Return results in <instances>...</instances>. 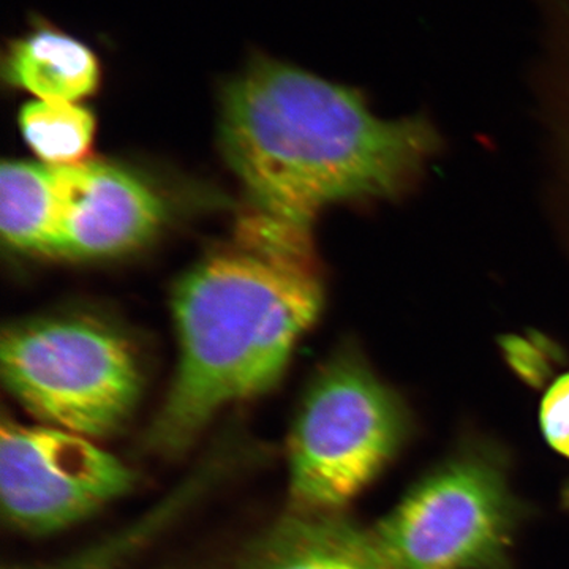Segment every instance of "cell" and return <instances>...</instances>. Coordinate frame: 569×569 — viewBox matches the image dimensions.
<instances>
[{"mask_svg": "<svg viewBox=\"0 0 569 569\" xmlns=\"http://www.w3.org/2000/svg\"><path fill=\"white\" fill-rule=\"evenodd\" d=\"M56 216L52 257L93 261L137 252L167 219L162 197L121 164L82 160L54 167Z\"/></svg>", "mask_w": 569, "mask_h": 569, "instance_id": "cell-7", "label": "cell"}, {"mask_svg": "<svg viewBox=\"0 0 569 569\" xmlns=\"http://www.w3.org/2000/svg\"><path fill=\"white\" fill-rule=\"evenodd\" d=\"M541 427L550 447L569 458V372L546 392L541 406Z\"/></svg>", "mask_w": 569, "mask_h": 569, "instance_id": "cell-13", "label": "cell"}, {"mask_svg": "<svg viewBox=\"0 0 569 569\" xmlns=\"http://www.w3.org/2000/svg\"><path fill=\"white\" fill-rule=\"evenodd\" d=\"M402 403L365 359L342 350L317 370L288 436V493L295 511L335 515L402 447Z\"/></svg>", "mask_w": 569, "mask_h": 569, "instance_id": "cell-4", "label": "cell"}, {"mask_svg": "<svg viewBox=\"0 0 569 569\" xmlns=\"http://www.w3.org/2000/svg\"><path fill=\"white\" fill-rule=\"evenodd\" d=\"M0 369L11 396L41 425L92 440L129 421L144 383L126 332L77 313L11 325L2 335Z\"/></svg>", "mask_w": 569, "mask_h": 569, "instance_id": "cell-3", "label": "cell"}, {"mask_svg": "<svg viewBox=\"0 0 569 569\" xmlns=\"http://www.w3.org/2000/svg\"><path fill=\"white\" fill-rule=\"evenodd\" d=\"M219 126L261 219L301 236L326 206L403 190L437 144L422 119L385 121L356 89L258 51L224 82Z\"/></svg>", "mask_w": 569, "mask_h": 569, "instance_id": "cell-1", "label": "cell"}, {"mask_svg": "<svg viewBox=\"0 0 569 569\" xmlns=\"http://www.w3.org/2000/svg\"><path fill=\"white\" fill-rule=\"evenodd\" d=\"M133 485L130 467L92 438L3 419L0 503L11 529L33 537L58 533L119 500Z\"/></svg>", "mask_w": 569, "mask_h": 569, "instance_id": "cell-6", "label": "cell"}, {"mask_svg": "<svg viewBox=\"0 0 569 569\" xmlns=\"http://www.w3.org/2000/svg\"><path fill=\"white\" fill-rule=\"evenodd\" d=\"M54 167L29 160L3 162L0 173V231L14 252L48 254L54 247Z\"/></svg>", "mask_w": 569, "mask_h": 569, "instance_id": "cell-10", "label": "cell"}, {"mask_svg": "<svg viewBox=\"0 0 569 569\" xmlns=\"http://www.w3.org/2000/svg\"><path fill=\"white\" fill-rule=\"evenodd\" d=\"M545 22L553 54L565 67V77L569 81V0H548Z\"/></svg>", "mask_w": 569, "mask_h": 569, "instance_id": "cell-14", "label": "cell"}, {"mask_svg": "<svg viewBox=\"0 0 569 569\" xmlns=\"http://www.w3.org/2000/svg\"><path fill=\"white\" fill-rule=\"evenodd\" d=\"M2 78L50 102H78L99 91L102 62L88 43L40 14H32L28 31L7 40Z\"/></svg>", "mask_w": 569, "mask_h": 569, "instance_id": "cell-9", "label": "cell"}, {"mask_svg": "<svg viewBox=\"0 0 569 569\" xmlns=\"http://www.w3.org/2000/svg\"><path fill=\"white\" fill-rule=\"evenodd\" d=\"M18 123L39 162L69 167L86 160L96 134L92 111L78 102L32 100L22 104Z\"/></svg>", "mask_w": 569, "mask_h": 569, "instance_id": "cell-11", "label": "cell"}, {"mask_svg": "<svg viewBox=\"0 0 569 569\" xmlns=\"http://www.w3.org/2000/svg\"><path fill=\"white\" fill-rule=\"evenodd\" d=\"M168 519L162 509L153 508L144 518L137 520L126 530L118 531L110 538H104L99 545L78 550L74 556L54 560L51 563L28 565V567H13L3 569H112L121 563L129 553L140 548L157 533V530L167 526Z\"/></svg>", "mask_w": 569, "mask_h": 569, "instance_id": "cell-12", "label": "cell"}, {"mask_svg": "<svg viewBox=\"0 0 569 569\" xmlns=\"http://www.w3.org/2000/svg\"><path fill=\"white\" fill-rule=\"evenodd\" d=\"M515 511L501 471L466 456L415 486L373 537L395 569H507Z\"/></svg>", "mask_w": 569, "mask_h": 569, "instance_id": "cell-5", "label": "cell"}, {"mask_svg": "<svg viewBox=\"0 0 569 569\" xmlns=\"http://www.w3.org/2000/svg\"><path fill=\"white\" fill-rule=\"evenodd\" d=\"M179 362L146 447L179 456L222 408L279 383L312 328L323 288L307 242L279 234L260 250L211 254L173 291Z\"/></svg>", "mask_w": 569, "mask_h": 569, "instance_id": "cell-2", "label": "cell"}, {"mask_svg": "<svg viewBox=\"0 0 569 569\" xmlns=\"http://www.w3.org/2000/svg\"><path fill=\"white\" fill-rule=\"evenodd\" d=\"M236 569H395L376 537L335 515L290 509L254 539Z\"/></svg>", "mask_w": 569, "mask_h": 569, "instance_id": "cell-8", "label": "cell"}]
</instances>
